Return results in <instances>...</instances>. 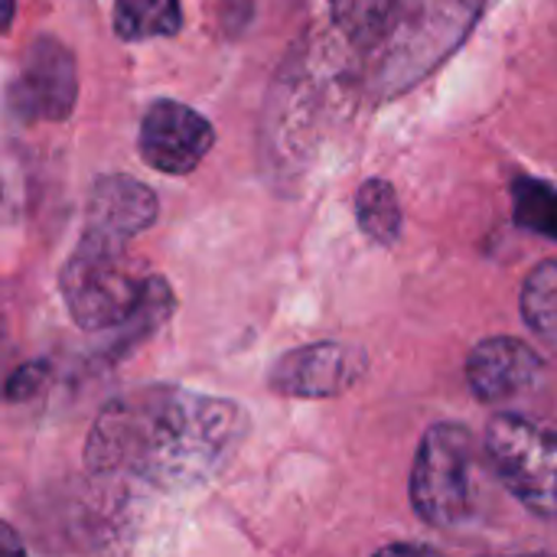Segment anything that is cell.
Masks as SVG:
<instances>
[{"mask_svg": "<svg viewBox=\"0 0 557 557\" xmlns=\"http://www.w3.org/2000/svg\"><path fill=\"white\" fill-rule=\"evenodd\" d=\"M519 310L529 330H535L545 339H557V261H542L525 277Z\"/></svg>", "mask_w": 557, "mask_h": 557, "instance_id": "obj_13", "label": "cell"}, {"mask_svg": "<svg viewBox=\"0 0 557 557\" xmlns=\"http://www.w3.org/2000/svg\"><path fill=\"white\" fill-rule=\"evenodd\" d=\"M183 29L180 0H117L114 3V33L127 42L176 36Z\"/></svg>", "mask_w": 557, "mask_h": 557, "instance_id": "obj_11", "label": "cell"}, {"mask_svg": "<svg viewBox=\"0 0 557 557\" xmlns=\"http://www.w3.org/2000/svg\"><path fill=\"white\" fill-rule=\"evenodd\" d=\"M369 369V356L346 343H313L281 356L268 375L274 395L284 398H339Z\"/></svg>", "mask_w": 557, "mask_h": 557, "instance_id": "obj_7", "label": "cell"}, {"mask_svg": "<svg viewBox=\"0 0 557 557\" xmlns=\"http://www.w3.org/2000/svg\"><path fill=\"white\" fill-rule=\"evenodd\" d=\"M248 437V411L219 395L144 385L117 395L85 441L91 476L157 493H193L212 483Z\"/></svg>", "mask_w": 557, "mask_h": 557, "instance_id": "obj_1", "label": "cell"}, {"mask_svg": "<svg viewBox=\"0 0 557 557\" xmlns=\"http://www.w3.org/2000/svg\"><path fill=\"white\" fill-rule=\"evenodd\" d=\"M483 447L503 486L529 512L557 519V424L496 414L486 428Z\"/></svg>", "mask_w": 557, "mask_h": 557, "instance_id": "obj_5", "label": "cell"}, {"mask_svg": "<svg viewBox=\"0 0 557 557\" xmlns=\"http://www.w3.org/2000/svg\"><path fill=\"white\" fill-rule=\"evenodd\" d=\"M212 144H215L212 124L199 111L170 98L153 101L140 121V157L147 166L166 176L193 173L206 160Z\"/></svg>", "mask_w": 557, "mask_h": 557, "instance_id": "obj_8", "label": "cell"}, {"mask_svg": "<svg viewBox=\"0 0 557 557\" xmlns=\"http://www.w3.org/2000/svg\"><path fill=\"white\" fill-rule=\"evenodd\" d=\"M49 379V366L46 362H26L20 369H13V375L7 379V401H29Z\"/></svg>", "mask_w": 557, "mask_h": 557, "instance_id": "obj_15", "label": "cell"}, {"mask_svg": "<svg viewBox=\"0 0 557 557\" xmlns=\"http://www.w3.org/2000/svg\"><path fill=\"white\" fill-rule=\"evenodd\" d=\"M486 0H333L359 88L392 101L424 82L473 33Z\"/></svg>", "mask_w": 557, "mask_h": 557, "instance_id": "obj_2", "label": "cell"}, {"mask_svg": "<svg viewBox=\"0 0 557 557\" xmlns=\"http://www.w3.org/2000/svg\"><path fill=\"white\" fill-rule=\"evenodd\" d=\"M356 222L375 245H395L401 235V202L388 180H366L356 193Z\"/></svg>", "mask_w": 557, "mask_h": 557, "instance_id": "obj_12", "label": "cell"}, {"mask_svg": "<svg viewBox=\"0 0 557 557\" xmlns=\"http://www.w3.org/2000/svg\"><path fill=\"white\" fill-rule=\"evenodd\" d=\"M372 557H444L437 548L431 545H418V542H398V545H388L382 552H375Z\"/></svg>", "mask_w": 557, "mask_h": 557, "instance_id": "obj_16", "label": "cell"}, {"mask_svg": "<svg viewBox=\"0 0 557 557\" xmlns=\"http://www.w3.org/2000/svg\"><path fill=\"white\" fill-rule=\"evenodd\" d=\"M0 542H3V557H26V545L20 542V532L10 522L0 532Z\"/></svg>", "mask_w": 557, "mask_h": 557, "instance_id": "obj_17", "label": "cell"}, {"mask_svg": "<svg viewBox=\"0 0 557 557\" xmlns=\"http://www.w3.org/2000/svg\"><path fill=\"white\" fill-rule=\"evenodd\" d=\"M78 98V75L72 52L39 36L20 62V75L10 88V104L23 121H65Z\"/></svg>", "mask_w": 557, "mask_h": 557, "instance_id": "obj_6", "label": "cell"}, {"mask_svg": "<svg viewBox=\"0 0 557 557\" xmlns=\"http://www.w3.org/2000/svg\"><path fill=\"white\" fill-rule=\"evenodd\" d=\"M153 274H140L127 258V245L82 235L59 274V290L75 326L104 333L124 326L144 304Z\"/></svg>", "mask_w": 557, "mask_h": 557, "instance_id": "obj_4", "label": "cell"}, {"mask_svg": "<svg viewBox=\"0 0 557 557\" xmlns=\"http://www.w3.org/2000/svg\"><path fill=\"white\" fill-rule=\"evenodd\" d=\"M525 557H555V555H525Z\"/></svg>", "mask_w": 557, "mask_h": 557, "instance_id": "obj_18", "label": "cell"}, {"mask_svg": "<svg viewBox=\"0 0 557 557\" xmlns=\"http://www.w3.org/2000/svg\"><path fill=\"white\" fill-rule=\"evenodd\" d=\"M160 202L150 186L131 176H101L88 193L85 235H95L111 245H127L157 222Z\"/></svg>", "mask_w": 557, "mask_h": 557, "instance_id": "obj_10", "label": "cell"}, {"mask_svg": "<svg viewBox=\"0 0 557 557\" xmlns=\"http://www.w3.org/2000/svg\"><path fill=\"white\" fill-rule=\"evenodd\" d=\"M545 379L542 356L516 336H490L467 359V382L486 405L532 395Z\"/></svg>", "mask_w": 557, "mask_h": 557, "instance_id": "obj_9", "label": "cell"}, {"mask_svg": "<svg viewBox=\"0 0 557 557\" xmlns=\"http://www.w3.org/2000/svg\"><path fill=\"white\" fill-rule=\"evenodd\" d=\"M483 454L470 428L441 421L424 431L411 467V506L434 529H467L480 512Z\"/></svg>", "mask_w": 557, "mask_h": 557, "instance_id": "obj_3", "label": "cell"}, {"mask_svg": "<svg viewBox=\"0 0 557 557\" xmlns=\"http://www.w3.org/2000/svg\"><path fill=\"white\" fill-rule=\"evenodd\" d=\"M512 202H516V222L522 228H532L557 242V189L532 176H519L512 183Z\"/></svg>", "mask_w": 557, "mask_h": 557, "instance_id": "obj_14", "label": "cell"}]
</instances>
